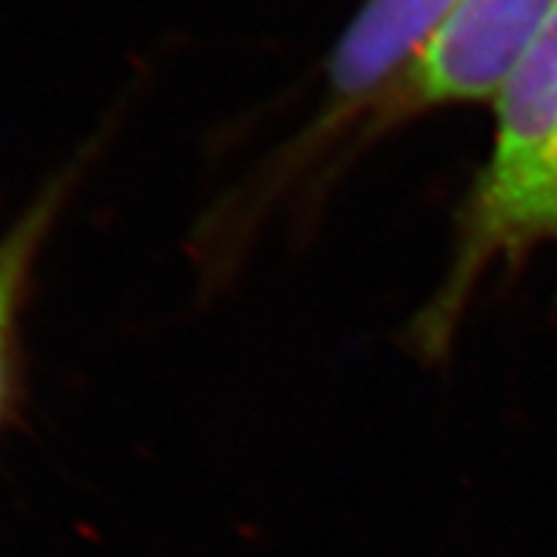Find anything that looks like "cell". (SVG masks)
<instances>
[{
  "label": "cell",
  "mask_w": 557,
  "mask_h": 557,
  "mask_svg": "<svg viewBox=\"0 0 557 557\" xmlns=\"http://www.w3.org/2000/svg\"><path fill=\"white\" fill-rule=\"evenodd\" d=\"M557 15V0H461L389 86L379 117L498 95Z\"/></svg>",
  "instance_id": "obj_2"
},
{
  "label": "cell",
  "mask_w": 557,
  "mask_h": 557,
  "mask_svg": "<svg viewBox=\"0 0 557 557\" xmlns=\"http://www.w3.org/2000/svg\"><path fill=\"white\" fill-rule=\"evenodd\" d=\"M63 191L66 183L58 180L0 239V418L9 410V398H12V345H15V319L23 282L29 276L46 231L52 227L54 213L63 202Z\"/></svg>",
  "instance_id": "obj_4"
},
{
  "label": "cell",
  "mask_w": 557,
  "mask_h": 557,
  "mask_svg": "<svg viewBox=\"0 0 557 557\" xmlns=\"http://www.w3.org/2000/svg\"><path fill=\"white\" fill-rule=\"evenodd\" d=\"M458 7L461 0H364L327 60V114L319 128L393 86Z\"/></svg>",
  "instance_id": "obj_3"
},
{
  "label": "cell",
  "mask_w": 557,
  "mask_h": 557,
  "mask_svg": "<svg viewBox=\"0 0 557 557\" xmlns=\"http://www.w3.org/2000/svg\"><path fill=\"white\" fill-rule=\"evenodd\" d=\"M495 143L458 216L453 262L410 327V342L438 359L472 290L495 264L557 248V15L498 91Z\"/></svg>",
  "instance_id": "obj_1"
}]
</instances>
